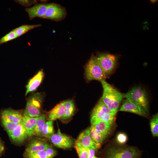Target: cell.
I'll return each mask as SVG.
<instances>
[{
  "mask_svg": "<svg viewBox=\"0 0 158 158\" xmlns=\"http://www.w3.org/2000/svg\"><path fill=\"white\" fill-rule=\"evenodd\" d=\"M116 114V113H107L99 119L91 120V122L97 120H101L112 125L115 121Z\"/></svg>",
  "mask_w": 158,
  "mask_h": 158,
  "instance_id": "25",
  "label": "cell"
},
{
  "mask_svg": "<svg viewBox=\"0 0 158 158\" xmlns=\"http://www.w3.org/2000/svg\"><path fill=\"white\" fill-rule=\"evenodd\" d=\"M126 99L140 105L148 111V100L145 90L139 86H135L124 95Z\"/></svg>",
  "mask_w": 158,
  "mask_h": 158,
  "instance_id": "5",
  "label": "cell"
},
{
  "mask_svg": "<svg viewBox=\"0 0 158 158\" xmlns=\"http://www.w3.org/2000/svg\"><path fill=\"white\" fill-rule=\"evenodd\" d=\"M64 14V11L60 6L54 4H50L47 9L44 18L58 20L62 18Z\"/></svg>",
  "mask_w": 158,
  "mask_h": 158,
  "instance_id": "12",
  "label": "cell"
},
{
  "mask_svg": "<svg viewBox=\"0 0 158 158\" xmlns=\"http://www.w3.org/2000/svg\"><path fill=\"white\" fill-rule=\"evenodd\" d=\"M42 101V96L40 93H34L31 95L27 101L23 114L32 117L41 116Z\"/></svg>",
  "mask_w": 158,
  "mask_h": 158,
  "instance_id": "4",
  "label": "cell"
},
{
  "mask_svg": "<svg viewBox=\"0 0 158 158\" xmlns=\"http://www.w3.org/2000/svg\"><path fill=\"white\" fill-rule=\"evenodd\" d=\"M1 119L2 123L9 135L16 128L18 124H14L5 119L3 118Z\"/></svg>",
  "mask_w": 158,
  "mask_h": 158,
  "instance_id": "28",
  "label": "cell"
},
{
  "mask_svg": "<svg viewBox=\"0 0 158 158\" xmlns=\"http://www.w3.org/2000/svg\"><path fill=\"white\" fill-rule=\"evenodd\" d=\"M93 158H98L95 156L93 157Z\"/></svg>",
  "mask_w": 158,
  "mask_h": 158,
  "instance_id": "37",
  "label": "cell"
},
{
  "mask_svg": "<svg viewBox=\"0 0 158 158\" xmlns=\"http://www.w3.org/2000/svg\"><path fill=\"white\" fill-rule=\"evenodd\" d=\"M54 133L53 121L48 120L45 123L42 136L48 138Z\"/></svg>",
  "mask_w": 158,
  "mask_h": 158,
  "instance_id": "24",
  "label": "cell"
},
{
  "mask_svg": "<svg viewBox=\"0 0 158 158\" xmlns=\"http://www.w3.org/2000/svg\"><path fill=\"white\" fill-rule=\"evenodd\" d=\"M4 150V147L3 143L0 139V156L3 153Z\"/></svg>",
  "mask_w": 158,
  "mask_h": 158,
  "instance_id": "35",
  "label": "cell"
},
{
  "mask_svg": "<svg viewBox=\"0 0 158 158\" xmlns=\"http://www.w3.org/2000/svg\"><path fill=\"white\" fill-rule=\"evenodd\" d=\"M49 4H37L30 8L25 9L30 20L36 17L44 18V16Z\"/></svg>",
  "mask_w": 158,
  "mask_h": 158,
  "instance_id": "10",
  "label": "cell"
},
{
  "mask_svg": "<svg viewBox=\"0 0 158 158\" xmlns=\"http://www.w3.org/2000/svg\"><path fill=\"white\" fill-rule=\"evenodd\" d=\"M47 158H53L56 154V152L51 146L45 150Z\"/></svg>",
  "mask_w": 158,
  "mask_h": 158,
  "instance_id": "31",
  "label": "cell"
},
{
  "mask_svg": "<svg viewBox=\"0 0 158 158\" xmlns=\"http://www.w3.org/2000/svg\"><path fill=\"white\" fill-rule=\"evenodd\" d=\"M89 129L90 135L93 140L97 143L100 144L102 142L105 138L97 133L92 126H91Z\"/></svg>",
  "mask_w": 158,
  "mask_h": 158,
  "instance_id": "30",
  "label": "cell"
},
{
  "mask_svg": "<svg viewBox=\"0 0 158 158\" xmlns=\"http://www.w3.org/2000/svg\"><path fill=\"white\" fill-rule=\"evenodd\" d=\"M88 148L89 150V154L87 158H93L95 156L96 150L92 148Z\"/></svg>",
  "mask_w": 158,
  "mask_h": 158,
  "instance_id": "34",
  "label": "cell"
},
{
  "mask_svg": "<svg viewBox=\"0 0 158 158\" xmlns=\"http://www.w3.org/2000/svg\"><path fill=\"white\" fill-rule=\"evenodd\" d=\"M17 37H18L14 30H12L0 39V45Z\"/></svg>",
  "mask_w": 158,
  "mask_h": 158,
  "instance_id": "29",
  "label": "cell"
},
{
  "mask_svg": "<svg viewBox=\"0 0 158 158\" xmlns=\"http://www.w3.org/2000/svg\"><path fill=\"white\" fill-rule=\"evenodd\" d=\"M46 122V117L44 114H42L37 117L34 135L38 136H42V132Z\"/></svg>",
  "mask_w": 158,
  "mask_h": 158,
  "instance_id": "21",
  "label": "cell"
},
{
  "mask_svg": "<svg viewBox=\"0 0 158 158\" xmlns=\"http://www.w3.org/2000/svg\"><path fill=\"white\" fill-rule=\"evenodd\" d=\"M37 117H32L23 114L21 123L23 125L28 136L34 135V130Z\"/></svg>",
  "mask_w": 158,
  "mask_h": 158,
  "instance_id": "19",
  "label": "cell"
},
{
  "mask_svg": "<svg viewBox=\"0 0 158 158\" xmlns=\"http://www.w3.org/2000/svg\"><path fill=\"white\" fill-rule=\"evenodd\" d=\"M50 146L44 139L35 138L30 141L27 146L25 151L35 152L45 150Z\"/></svg>",
  "mask_w": 158,
  "mask_h": 158,
  "instance_id": "11",
  "label": "cell"
},
{
  "mask_svg": "<svg viewBox=\"0 0 158 158\" xmlns=\"http://www.w3.org/2000/svg\"><path fill=\"white\" fill-rule=\"evenodd\" d=\"M151 1L153 3H154L157 1V0H151Z\"/></svg>",
  "mask_w": 158,
  "mask_h": 158,
  "instance_id": "36",
  "label": "cell"
},
{
  "mask_svg": "<svg viewBox=\"0 0 158 158\" xmlns=\"http://www.w3.org/2000/svg\"><path fill=\"white\" fill-rule=\"evenodd\" d=\"M66 112L63 116L60 119L63 121L70 119L73 116L75 111V105L73 101L69 100L65 101Z\"/></svg>",
  "mask_w": 158,
  "mask_h": 158,
  "instance_id": "20",
  "label": "cell"
},
{
  "mask_svg": "<svg viewBox=\"0 0 158 158\" xmlns=\"http://www.w3.org/2000/svg\"><path fill=\"white\" fill-rule=\"evenodd\" d=\"M96 57L107 77L111 73L116 65V57L112 54L101 53Z\"/></svg>",
  "mask_w": 158,
  "mask_h": 158,
  "instance_id": "6",
  "label": "cell"
},
{
  "mask_svg": "<svg viewBox=\"0 0 158 158\" xmlns=\"http://www.w3.org/2000/svg\"><path fill=\"white\" fill-rule=\"evenodd\" d=\"M23 116L20 111L11 109L4 110L1 113V118L6 119L16 124L21 122Z\"/></svg>",
  "mask_w": 158,
  "mask_h": 158,
  "instance_id": "13",
  "label": "cell"
},
{
  "mask_svg": "<svg viewBox=\"0 0 158 158\" xmlns=\"http://www.w3.org/2000/svg\"><path fill=\"white\" fill-rule=\"evenodd\" d=\"M150 126L151 131L154 137L158 136V114L154 115L151 120Z\"/></svg>",
  "mask_w": 158,
  "mask_h": 158,
  "instance_id": "26",
  "label": "cell"
},
{
  "mask_svg": "<svg viewBox=\"0 0 158 158\" xmlns=\"http://www.w3.org/2000/svg\"><path fill=\"white\" fill-rule=\"evenodd\" d=\"M141 152L131 147H112L106 153V158H140Z\"/></svg>",
  "mask_w": 158,
  "mask_h": 158,
  "instance_id": "2",
  "label": "cell"
},
{
  "mask_svg": "<svg viewBox=\"0 0 158 158\" xmlns=\"http://www.w3.org/2000/svg\"><path fill=\"white\" fill-rule=\"evenodd\" d=\"M91 123V126L96 132L105 138L109 134L112 125L101 120L95 121Z\"/></svg>",
  "mask_w": 158,
  "mask_h": 158,
  "instance_id": "17",
  "label": "cell"
},
{
  "mask_svg": "<svg viewBox=\"0 0 158 158\" xmlns=\"http://www.w3.org/2000/svg\"><path fill=\"white\" fill-rule=\"evenodd\" d=\"M76 141L87 148H92L96 150L101 147L100 143L96 142L92 139L90 135L89 128L80 133Z\"/></svg>",
  "mask_w": 158,
  "mask_h": 158,
  "instance_id": "9",
  "label": "cell"
},
{
  "mask_svg": "<svg viewBox=\"0 0 158 158\" xmlns=\"http://www.w3.org/2000/svg\"><path fill=\"white\" fill-rule=\"evenodd\" d=\"M23 156L24 158H47L45 150L35 152L25 151Z\"/></svg>",
  "mask_w": 158,
  "mask_h": 158,
  "instance_id": "27",
  "label": "cell"
},
{
  "mask_svg": "<svg viewBox=\"0 0 158 158\" xmlns=\"http://www.w3.org/2000/svg\"><path fill=\"white\" fill-rule=\"evenodd\" d=\"M49 141L56 147L66 149L71 147L73 144L72 139L62 133L59 129L56 133H54L48 138Z\"/></svg>",
  "mask_w": 158,
  "mask_h": 158,
  "instance_id": "7",
  "label": "cell"
},
{
  "mask_svg": "<svg viewBox=\"0 0 158 158\" xmlns=\"http://www.w3.org/2000/svg\"><path fill=\"white\" fill-rule=\"evenodd\" d=\"M16 2L24 6H29L37 2L36 1L16 0Z\"/></svg>",
  "mask_w": 158,
  "mask_h": 158,
  "instance_id": "33",
  "label": "cell"
},
{
  "mask_svg": "<svg viewBox=\"0 0 158 158\" xmlns=\"http://www.w3.org/2000/svg\"><path fill=\"white\" fill-rule=\"evenodd\" d=\"M74 147L79 158H88L89 154L88 148L83 147L76 140L75 143Z\"/></svg>",
  "mask_w": 158,
  "mask_h": 158,
  "instance_id": "23",
  "label": "cell"
},
{
  "mask_svg": "<svg viewBox=\"0 0 158 158\" xmlns=\"http://www.w3.org/2000/svg\"><path fill=\"white\" fill-rule=\"evenodd\" d=\"M103 88L101 98L104 104L111 110L117 112L123 95L116 88L105 80L101 81Z\"/></svg>",
  "mask_w": 158,
  "mask_h": 158,
  "instance_id": "1",
  "label": "cell"
},
{
  "mask_svg": "<svg viewBox=\"0 0 158 158\" xmlns=\"http://www.w3.org/2000/svg\"><path fill=\"white\" fill-rule=\"evenodd\" d=\"M109 109L103 102L101 99L93 108L91 113V120L100 118L107 113H117Z\"/></svg>",
  "mask_w": 158,
  "mask_h": 158,
  "instance_id": "14",
  "label": "cell"
},
{
  "mask_svg": "<svg viewBox=\"0 0 158 158\" xmlns=\"http://www.w3.org/2000/svg\"><path fill=\"white\" fill-rule=\"evenodd\" d=\"M12 140L17 143H22L28 138V135L22 123L21 122L9 135Z\"/></svg>",
  "mask_w": 158,
  "mask_h": 158,
  "instance_id": "15",
  "label": "cell"
},
{
  "mask_svg": "<svg viewBox=\"0 0 158 158\" xmlns=\"http://www.w3.org/2000/svg\"><path fill=\"white\" fill-rule=\"evenodd\" d=\"M85 76L88 80H96L100 81L107 78L104 71L96 57L92 56L87 63L85 68Z\"/></svg>",
  "mask_w": 158,
  "mask_h": 158,
  "instance_id": "3",
  "label": "cell"
},
{
  "mask_svg": "<svg viewBox=\"0 0 158 158\" xmlns=\"http://www.w3.org/2000/svg\"><path fill=\"white\" fill-rule=\"evenodd\" d=\"M41 26V24L23 25L14 30L18 37L26 33L28 31Z\"/></svg>",
  "mask_w": 158,
  "mask_h": 158,
  "instance_id": "22",
  "label": "cell"
},
{
  "mask_svg": "<svg viewBox=\"0 0 158 158\" xmlns=\"http://www.w3.org/2000/svg\"><path fill=\"white\" fill-rule=\"evenodd\" d=\"M44 76L43 71L41 70L29 80L26 86L25 95L29 92L35 91L37 89L41 83Z\"/></svg>",
  "mask_w": 158,
  "mask_h": 158,
  "instance_id": "18",
  "label": "cell"
},
{
  "mask_svg": "<svg viewBox=\"0 0 158 158\" xmlns=\"http://www.w3.org/2000/svg\"><path fill=\"white\" fill-rule=\"evenodd\" d=\"M127 140V135L124 133H118L116 137V140L118 142L121 144L125 143Z\"/></svg>",
  "mask_w": 158,
  "mask_h": 158,
  "instance_id": "32",
  "label": "cell"
},
{
  "mask_svg": "<svg viewBox=\"0 0 158 158\" xmlns=\"http://www.w3.org/2000/svg\"><path fill=\"white\" fill-rule=\"evenodd\" d=\"M119 111L130 112L144 116H147L148 112L139 104L127 99L124 101Z\"/></svg>",
  "mask_w": 158,
  "mask_h": 158,
  "instance_id": "8",
  "label": "cell"
},
{
  "mask_svg": "<svg viewBox=\"0 0 158 158\" xmlns=\"http://www.w3.org/2000/svg\"><path fill=\"white\" fill-rule=\"evenodd\" d=\"M65 112V101L61 102L48 112L47 118L48 120L52 121L60 119L64 115Z\"/></svg>",
  "mask_w": 158,
  "mask_h": 158,
  "instance_id": "16",
  "label": "cell"
}]
</instances>
